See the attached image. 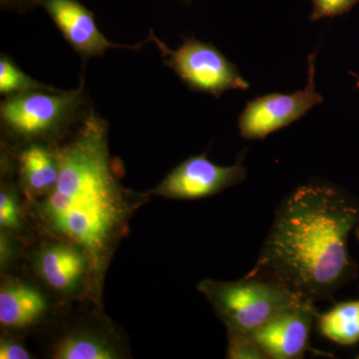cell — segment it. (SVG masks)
<instances>
[{
	"instance_id": "19",
	"label": "cell",
	"mask_w": 359,
	"mask_h": 359,
	"mask_svg": "<svg viewBox=\"0 0 359 359\" xmlns=\"http://www.w3.org/2000/svg\"><path fill=\"white\" fill-rule=\"evenodd\" d=\"M0 358L1 359H29L30 353L18 342L6 339L0 341Z\"/></svg>"
},
{
	"instance_id": "21",
	"label": "cell",
	"mask_w": 359,
	"mask_h": 359,
	"mask_svg": "<svg viewBox=\"0 0 359 359\" xmlns=\"http://www.w3.org/2000/svg\"><path fill=\"white\" fill-rule=\"evenodd\" d=\"M354 233H355L356 238L359 242V219L358 222V224H356L355 229H354Z\"/></svg>"
},
{
	"instance_id": "7",
	"label": "cell",
	"mask_w": 359,
	"mask_h": 359,
	"mask_svg": "<svg viewBox=\"0 0 359 359\" xmlns=\"http://www.w3.org/2000/svg\"><path fill=\"white\" fill-rule=\"evenodd\" d=\"M245 177L247 169L242 158L231 166H219L204 153L182 162L162 180L152 193L169 199H203L243 183Z\"/></svg>"
},
{
	"instance_id": "5",
	"label": "cell",
	"mask_w": 359,
	"mask_h": 359,
	"mask_svg": "<svg viewBox=\"0 0 359 359\" xmlns=\"http://www.w3.org/2000/svg\"><path fill=\"white\" fill-rule=\"evenodd\" d=\"M148 39L157 45L164 65L193 91L219 98L231 90L250 88L249 82L241 75L237 66L212 43L189 39L178 48L170 49L152 32Z\"/></svg>"
},
{
	"instance_id": "4",
	"label": "cell",
	"mask_w": 359,
	"mask_h": 359,
	"mask_svg": "<svg viewBox=\"0 0 359 359\" xmlns=\"http://www.w3.org/2000/svg\"><path fill=\"white\" fill-rule=\"evenodd\" d=\"M84 84L79 88L39 90L6 96L0 105L4 131L18 140L34 142L62 133L84 116Z\"/></svg>"
},
{
	"instance_id": "2",
	"label": "cell",
	"mask_w": 359,
	"mask_h": 359,
	"mask_svg": "<svg viewBox=\"0 0 359 359\" xmlns=\"http://www.w3.org/2000/svg\"><path fill=\"white\" fill-rule=\"evenodd\" d=\"M56 185L37 205L44 226L83 250L100 273L132 212L108 147V124L90 110L76 133L54 150Z\"/></svg>"
},
{
	"instance_id": "16",
	"label": "cell",
	"mask_w": 359,
	"mask_h": 359,
	"mask_svg": "<svg viewBox=\"0 0 359 359\" xmlns=\"http://www.w3.org/2000/svg\"><path fill=\"white\" fill-rule=\"evenodd\" d=\"M226 358L230 359H266L252 334L228 332Z\"/></svg>"
},
{
	"instance_id": "14",
	"label": "cell",
	"mask_w": 359,
	"mask_h": 359,
	"mask_svg": "<svg viewBox=\"0 0 359 359\" xmlns=\"http://www.w3.org/2000/svg\"><path fill=\"white\" fill-rule=\"evenodd\" d=\"M56 359H114L117 351L104 340L87 334H70L56 344L53 353Z\"/></svg>"
},
{
	"instance_id": "9",
	"label": "cell",
	"mask_w": 359,
	"mask_h": 359,
	"mask_svg": "<svg viewBox=\"0 0 359 359\" xmlns=\"http://www.w3.org/2000/svg\"><path fill=\"white\" fill-rule=\"evenodd\" d=\"M41 6L66 41L82 58L102 56L111 48L138 50L144 44L142 42L136 45H121L111 42L97 27L94 14L78 0H42Z\"/></svg>"
},
{
	"instance_id": "3",
	"label": "cell",
	"mask_w": 359,
	"mask_h": 359,
	"mask_svg": "<svg viewBox=\"0 0 359 359\" xmlns=\"http://www.w3.org/2000/svg\"><path fill=\"white\" fill-rule=\"evenodd\" d=\"M198 290L228 332L245 334H252L278 313L306 302L273 280L248 273L235 282L203 280Z\"/></svg>"
},
{
	"instance_id": "13",
	"label": "cell",
	"mask_w": 359,
	"mask_h": 359,
	"mask_svg": "<svg viewBox=\"0 0 359 359\" xmlns=\"http://www.w3.org/2000/svg\"><path fill=\"white\" fill-rule=\"evenodd\" d=\"M316 320L323 339L341 346L359 344V299L337 302L330 311L316 313Z\"/></svg>"
},
{
	"instance_id": "18",
	"label": "cell",
	"mask_w": 359,
	"mask_h": 359,
	"mask_svg": "<svg viewBox=\"0 0 359 359\" xmlns=\"http://www.w3.org/2000/svg\"><path fill=\"white\" fill-rule=\"evenodd\" d=\"M20 226V209L15 195L11 191L2 190L0 193V226L13 230Z\"/></svg>"
},
{
	"instance_id": "23",
	"label": "cell",
	"mask_w": 359,
	"mask_h": 359,
	"mask_svg": "<svg viewBox=\"0 0 359 359\" xmlns=\"http://www.w3.org/2000/svg\"><path fill=\"white\" fill-rule=\"evenodd\" d=\"M187 1H190V0H187Z\"/></svg>"
},
{
	"instance_id": "15",
	"label": "cell",
	"mask_w": 359,
	"mask_h": 359,
	"mask_svg": "<svg viewBox=\"0 0 359 359\" xmlns=\"http://www.w3.org/2000/svg\"><path fill=\"white\" fill-rule=\"evenodd\" d=\"M39 90H57L49 85L40 83L26 74L6 54L0 58V93L11 96L25 92L39 91Z\"/></svg>"
},
{
	"instance_id": "12",
	"label": "cell",
	"mask_w": 359,
	"mask_h": 359,
	"mask_svg": "<svg viewBox=\"0 0 359 359\" xmlns=\"http://www.w3.org/2000/svg\"><path fill=\"white\" fill-rule=\"evenodd\" d=\"M20 178L32 197H44L56 185L59 169L55 152L42 144L30 143L18 156Z\"/></svg>"
},
{
	"instance_id": "17",
	"label": "cell",
	"mask_w": 359,
	"mask_h": 359,
	"mask_svg": "<svg viewBox=\"0 0 359 359\" xmlns=\"http://www.w3.org/2000/svg\"><path fill=\"white\" fill-rule=\"evenodd\" d=\"M358 2L359 0H313L311 20L318 21L341 15L351 11Z\"/></svg>"
},
{
	"instance_id": "10",
	"label": "cell",
	"mask_w": 359,
	"mask_h": 359,
	"mask_svg": "<svg viewBox=\"0 0 359 359\" xmlns=\"http://www.w3.org/2000/svg\"><path fill=\"white\" fill-rule=\"evenodd\" d=\"M37 268L49 287L65 294L75 292L91 271L83 250L67 242L44 248L37 256Z\"/></svg>"
},
{
	"instance_id": "6",
	"label": "cell",
	"mask_w": 359,
	"mask_h": 359,
	"mask_svg": "<svg viewBox=\"0 0 359 359\" xmlns=\"http://www.w3.org/2000/svg\"><path fill=\"white\" fill-rule=\"evenodd\" d=\"M316 52L309 56L308 83L306 88L294 93H269L257 97L245 106L238 120L241 136L247 140L264 138L297 121L309 110L323 102L316 89Z\"/></svg>"
},
{
	"instance_id": "1",
	"label": "cell",
	"mask_w": 359,
	"mask_h": 359,
	"mask_svg": "<svg viewBox=\"0 0 359 359\" xmlns=\"http://www.w3.org/2000/svg\"><path fill=\"white\" fill-rule=\"evenodd\" d=\"M359 219V201L332 183L297 187L278 205L259 256L248 275L282 285L302 302L332 301L358 278L348 238Z\"/></svg>"
},
{
	"instance_id": "22",
	"label": "cell",
	"mask_w": 359,
	"mask_h": 359,
	"mask_svg": "<svg viewBox=\"0 0 359 359\" xmlns=\"http://www.w3.org/2000/svg\"><path fill=\"white\" fill-rule=\"evenodd\" d=\"M355 76L356 79H358V85H359V76L358 75H354Z\"/></svg>"
},
{
	"instance_id": "8",
	"label": "cell",
	"mask_w": 359,
	"mask_h": 359,
	"mask_svg": "<svg viewBox=\"0 0 359 359\" xmlns=\"http://www.w3.org/2000/svg\"><path fill=\"white\" fill-rule=\"evenodd\" d=\"M318 313L313 304L302 302L283 311L252 332L266 358H302Z\"/></svg>"
},
{
	"instance_id": "11",
	"label": "cell",
	"mask_w": 359,
	"mask_h": 359,
	"mask_svg": "<svg viewBox=\"0 0 359 359\" xmlns=\"http://www.w3.org/2000/svg\"><path fill=\"white\" fill-rule=\"evenodd\" d=\"M47 301L39 290L23 283L2 285L0 290V323L22 328L34 325L46 313Z\"/></svg>"
},
{
	"instance_id": "20",
	"label": "cell",
	"mask_w": 359,
	"mask_h": 359,
	"mask_svg": "<svg viewBox=\"0 0 359 359\" xmlns=\"http://www.w3.org/2000/svg\"><path fill=\"white\" fill-rule=\"evenodd\" d=\"M2 8L9 11L25 13L33 7L41 6L42 0H0Z\"/></svg>"
}]
</instances>
